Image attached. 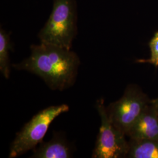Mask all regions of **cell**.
Masks as SVG:
<instances>
[{"instance_id": "obj_1", "label": "cell", "mask_w": 158, "mask_h": 158, "mask_svg": "<svg viewBox=\"0 0 158 158\" xmlns=\"http://www.w3.org/2000/svg\"><path fill=\"white\" fill-rule=\"evenodd\" d=\"M80 64L78 55L71 49L40 42L31 46L28 57L13 67L38 76L52 90L63 91L75 83Z\"/></svg>"}, {"instance_id": "obj_2", "label": "cell", "mask_w": 158, "mask_h": 158, "mask_svg": "<svg viewBox=\"0 0 158 158\" xmlns=\"http://www.w3.org/2000/svg\"><path fill=\"white\" fill-rule=\"evenodd\" d=\"M76 0H53L52 10L38 34L40 42L71 49L77 34Z\"/></svg>"}, {"instance_id": "obj_3", "label": "cell", "mask_w": 158, "mask_h": 158, "mask_svg": "<svg viewBox=\"0 0 158 158\" xmlns=\"http://www.w3.org/2000/svg\"><path fill=\"white\" fill-rule=\"evenodd\" d=\"M69 110V106L63 104L52 106L34 115L17 134L12 143L8 158H17L31 149L34 150L42 142L52 121Z\"/></svg>"}, {"instance_id": "obj_4", "label": "cell", "mask_w": 158, "mask_h": 158, "mask_svg": "<svg viewBox=\"0 0 158 158\" xmlns=\"http://www.w3.org/2000/svg\"><path fill=\"white\" fill-rule=\"evenodd\" d=\"M151 101L135 85H129L118 100L106 108L114 126L125 135Z\"/></svg>"}, {"instance_id": "obj_5", "label": "cell", "mask_w": 158, "mask_h": 158, "mask_svg": "<svg viewBox=\"0 0 158 158\" xmlns=\"http://www.w3.org/2000/svg\"><path fill=\"white\" fill-rule=\"evenodd\" d=\"M96 108L101 119V126L92 158L127 157L130 145L125 139L126 135L116 128L109 118L103 98L97 101Z\"/></svg>"}, {"instance_id": "obj_6", "label": "cell", "mask_w": 158, "mask_h": 158, "mask_svg": "<svg viewBox=\"0 0 158 158\" xmlns=\"http://www.w3.org/2000/svg\"><path fill=\"white\" fill-rule=\"evenodd\" d=\"M126 135L134 141L158 139V112L151 101Z\"/></svg>"}, {"instance_id": "obj_7", "label": "cell", "mask_w": 158, "mask_h": 158, "mask_svg": "<svg viewBox=\"0 0 158 158\" xmlns=\"http://www.w3.org/2000/svg\"><path fill=\"white\" fill-rule=\"evenodd\" d=\"M72 157V149L66 140L59 135H55L51 141L41 142L34 149L31 158H69Z\"/></svg>"}, {"instance_id": "obj_8", "label": "cell", "mask_w": 158, "mask_h": 158, "mask_svg": "<svg viewBox=\"0 0 158 158\" xmlns=\"http://www.w3.org/2000/svg\"><path fill=\"white\" fill-rule=\"evenodd\" d=\"M127 157L131 158H158V139L132 140Z\"/></svg>"}, {"instance_id": "obj_9", "label": "cell", "mask_w": 158, "mask_h": 158, "mask_svg": "<svg viewBox=\"0 0 158 158\" xmlns=\"http://www.w3.org/2000/svg\"><path fill=\"white\" fill-rule=\"evenodd\" d=\"M12 46L10 38V34L4 29H0V71L6 79L10 77V51Z\"/></svg>"}, {"instance_id": "obj_10", "label": "cell", "mask_w": 158, "mask_h": 158, "mask_svg": "<svg viewBox=\"0 0 158 158\" xmlns=\"http://www.w3.org/2000/svg\"><path fill=\"white\" fill-rule=\"evenodd\" d=\"M151 55L149 60H144V62L150 63L155 65L158 66V32L154 35L149 43Z\"/></svg>"}, {"instance_id": "obj_11", "label": "cell", "mask_w": 158, "mask_h": 158, "mask_svg": "<svg viewBox=\"0 0 158 158\" xmlns=\"http://www.w3.org/2000/svg\"><path fill=\"white\" fill-rule=\"evenodd\" d=\"M153 105L154 106V107L156 108V110H157L158 112V98L156 99V100H153L152 101H151Z\"/></svg>"}]
</instances>
